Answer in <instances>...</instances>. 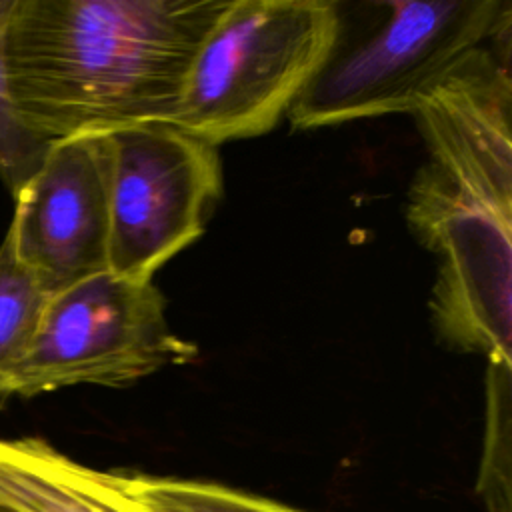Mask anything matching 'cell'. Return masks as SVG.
<instances>
[{
  "instance_id": "cell-9",
  "label": "cell",
  "mask_w": 512,
  "mask_h": 512,
  "mask_svg": "<svg viewBox=\"0 0 512 512\" xmlns=\"http://www.w3.org/2000/svg\"><path fill=\"white\" fill-rule=\"evenodd\" d=\"M484 400V434L476 492L484 512H510L512 364L488 362Z\"/></svg>"
},
{
  "instance_id": "cell-7",
  "label": "cell",
  "mask_w": 512,
  "mask_h": 512,
  "mask_svg": "<svg viewBox=\"0 0 512 512\" xmlns=\"http://www.w3.org/2000/svg\"><path fill=\"white\" fill-rule=\"evenodd\" d=\"M14 200L8 234L46 296L108 270V134L54 140Z\"/></svg>"
},
{
  "instance_id": "cell-10",
  "label": "cell",
  "mask_w": 512,
  "mask_h": 512,
  "mask_svg": "<svg viewBox=\"0 0 512 512\" xmlns=\"http://www.w3.org/2000/svg\"><path fill=\"white\" fill-rule=\"evenodd\" d=\"M46 300L34 276L16 258L6 232L0 246V396L32 342Z\"/></svg>"
},
{
  "instance_id": "cell-5",
  "label": "cell",
  "mask_w": 512,
  "mask_h": 512,
  "mask_svg": "<svg viewBox=\"0 0 512 512\" xmlns=\"http://www.w3.org/2000/svg\"><path fill=\"white\" fill-rule=\"evenodd\" d=\"M196 354V344L170 328L166 300L152 280L106 270L48 296L4 396L30 398L76 384L130 386Z\"/></svg>"
},
{
  "instance_id": "cell-11",
  "label": "cell",
  "mask_w": 512,
  "mask_h": 512,
  "mask_svg": "<svg viewBox=\"0 0 512 512\" xmlns=\"http://www.w3.org/2000/svg\"><path fill=\"white\" fill-rule=\"evenodd\" d=\"M126 492L150 512H298L274 500L222 484L120 474Z\"/></svg>"
},
{
  "instance_id": "cell-13",
  "label": "cell",
  "mask_w": 512,
  "mask_h": 512,
  "mask_svg": "<svg viewBox=\"0 0 512 512\" xmlns=\"http://www.w3.org/2000/svg\"><path fill=\"white\" fill-rule=\"evenodd\" d=\"M0 512H12V510H8V508H2V506H0Z\"/></svg>"
},
{
  "instance_id": "cell-6",
  "label": "cell",
  "mask_w": 512,
  "mask_h": 512,
  "mask_svg": "<svg viewBox=\"0 0 512 512\" xmlns=\"http://www.w3.org/2000/svg\"><path fill=\"white\" fill-rule=\"evenodd\" d=\"M108 144V270L148 282L204 232L222 196L218 146L170 122L112 130Z\"/></svg>"
},
{
  "instance_id": "cell-8",
  "label": "cell",
  "mask_w": 512,
  "mask_h": 512,
  "mask_svg": "<svg viewBox=\"0 0 512 512\" xmlns=\"http://www.w3.org/2000/svg\"><path fill=\"white\" fill-rule=\"evenodd\" d=\"M0 506L12 512H148L116 472L80 464L40 438L0 440Z\"/></svg>"
},
{
  "instance_id": "cell-4",
  "label": "cell",
  "mask_w": 512,
  "mask_h": 512,
  "mask_svg": "<svg viewBox=\"0 0 512 512\" xmlns=\"http://www.w3.org/2000/svg\"><path fill=\"white\" fill-rule=\"evenodd\" d=\"M336 24V0H226L170 124L212 146L272 130L324 62Z\"/></svg>"
},
{
  "instance_id": "cell-12",
  "label": "cell",
  "mask_w": 512,
  "mask_h": 512,
  "mask_svg": "<svg viewBox=\"0 0 512 512\" xmlns=\"http://www.w3.org/2000/svg\"><path fill=\"white\" fill-rule=\"evenodd\" d=\"M14 0H0V178L16 196L44 160L52 140L30 130L18 116L6 70V30Z\"/></svg>"
},
{
  "instance_id": "cell-1",
  "label": "cell",
  "mask_w": 512,
  "mask_h": 512,
  "mask_svg": "<svg viewBox=\"0 0 512 512\" xmlns=\"http://www.w3.org/2000/svg\"><path fill=\"white\" fill-rule=\"evenodd\" d=\"M412 114L428 160L408 190L406 220L438 258L432 326L452 350L512 364L510 58L478 48Z\"/></svg>"
},
{
  "instance_id": "cell-3",
  "label": "cell",
  "mask_w": 512,
  "mask_h": 512,
  "mask_svg": "<svg viewBox=\"0 0 512 512\" xmlns=\"http://www.w3.org/2000/svg\"><path fill=\"white\" fill-rule=\"evenodd\" d=\"M332 46L288 110L298 130L414 112L460 62L512 22L506 0L336 2Z\"/></svg>"
},
{
  "instance_id": "cell-14",
  "label": "cell",
  "mask_w": 512,
  "mask_h": 512,
  "mask_svg": "<svg viewBox=\"0 0 512 512\" xmlns=\"http://www.w3.org/2000/svg\"><path fill=\"white\" fill-rule=\"evenodd\" d=\"M148 512H150V510H148Z\"/></svg>"
},
{
  "instance_id": "cell-2",
  "label": "cell",
  "mask_w": 512,
  "mask_h": 512,
  "mask_svg": "<svg viewBox=\"0 0 512 512\" xmlns=\"http://www.w3.org/2000/svg\"><path fill=\"white\" fill-rule=\"evenodd\" d=\"M226 0H14L6 70L46 140L170 122L188 64Z\"/></svg>"
}]
</instances>
